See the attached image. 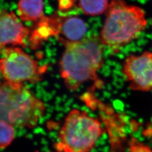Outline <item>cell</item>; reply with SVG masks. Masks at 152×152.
Returning <instances> with one entry per match:
<instances>
[{"instance_id":"obj_1","label":"cell","mask_w":152,"mask_h":152,"mask_svg":"<svg viewBox=\"0 0 152 152\" xmlns=\"http://www.w3.org/2000/svg\"><path fill=\"white\" fill-rule=\"evenodd\" d=\"M64 47L60 71L66 87L74 91L85 82L97 81L98 71L103 64L104 45L100 38L86 37Z\"/></svg>"},{"instance_id":"obj_2","label":"cell","mask_w":152,"mask_h":152,"mask_svg":"<svg viewBox=\"0 0 152 152\" xmlns=\"http://www.w3.org/2000/svg\"><path fill=\"white\" fill-rule=\"evenodd\" d=\"M106 11L100 38L104 46L115 54L145 28V14L140 7L128 5L124 0H112Z\"/></svg>"},{"instance_id":"obj_3","label":"cell","mask_w":152,"mask_h":152,"mask_svg":"<svg viewBox=\"0 0 152 152\" xmlns=\"http://www.w3.org/2000/svg\"><path fill=\"white\" fill-rule=\"evenodd\" d=\"M46 107L23 83L5 81L0 85V121L13 126L33 129L44 116Z\"/></svg>"},{"instance_id":"obj_4","label":"cell","mask_w":152,"mask_h":152,"mask_svg":"<svg viewBox=\"0 0 152 152\" xmlns=\"http://www.w3.org/2000/svg\"><path fill=\"white\" fill-rule=\"evenodd\" d=\"M103 132L99 120L74 109L67 115L55 147L59 152H90Z\"/></svg>"},{"instance_id":"obj_5","label":"cell","mask_w":152,"mask_h":152,"mask_svg":"<svg viewBox=\"0 0 152 152\" xmlns=\"http://www.w3.org/2000/svg\"><path fill=\"white\" fill-rule=\"evenodd\" d=\"M0 58V73L6 81L18 83H35L42 80L47 71L20 48L10 46L3 50Z\"/></svg>"},{"instance_id":"obj_6","label":"cell","mask_w":152,"mask_h":152,"mask_svg":"<svg viewBox=\"0 0 152 152\" xmlns=\"http://www.w3.org/2000/svg\"><path fill=\"white\" fill-rule=\"evenodd\" d=\"M122 72L131 89L148 92L152 90V53L131 55L124 61Z\"/></svg>"},{"instance_id":"obj_7","label":"cell","mask_w":152,"mask_h":152,"mask_svg":"<svg viewBox=\"0 0 152 152\" xmlns=\"http://www.w3.org/2000/svg\"><path fill=\"white\" fill-rule=\"evenodd\" d=\"M29 29L23 26L12 12L0 11V55L4 49L10 46H25Z\"/></svg>"},{"instance_id":"obj_8","label":"cell","mask_w":152,"mask_h":152,"mask_svg":"<svg viewBox=\"0 0 152 152\" xmlns=\"http://www.w3.org/2000/svg\"><path fill=\"white\" fill-rule=\"evenodd\" d=\"M87 31L86 24L81 18L58 15L56 38L64 46L83 40L86 38Z\"/></svg>"},{"instance_id":"obj_9","label":"cell","mask_w":152,"mask_h":152,"mask_svg":"<svg viewBox=\"0 0 152 152\" xmlns=\"http://www.w3.org/2000/svg\"><path fill=\"white\" fill-rule=\"evenodd\" d=\"M18 7L22 20L37 21L44 16L42 0H20Z\"/></svg>"},{"instance_id":"obj_10","label":"cell","mask_w":152,"mask_h":152,"mask_svg":"<svg viewBox=\"0 0 152 152\" xmlns=\"http://www.w3.org/2000/svg\"><path fill=\"white\" fill-rule=\"evenodd\" d=\"M108 0H80L79 6L84 14L89 16H96L107 10Z\"/></svg>"},{"instance_id":"obj_11","label":"cell","mask_w":152,"mask_h":152,"mask_svg":"<svg viewBox=\"0 0 152 152\" xmlns=\"http://www.w3.org/2000/svg\"><path fill=\"white\" fill-rule=\"evenodd\" d=\"M15 137V130L11 124L0 121V149L10 145Z\"/></svg>"},{"instance_id":"obj_12","label":"cell","mask_w":152,"mask_h":152,"mask_svg":"<svg viewBox=\"0 0 152 152\" xmlns=\"http://www.w3.org/2000/svg\"><path fill=\"white\" fill-rule=\"evenodd\" d=\"M36 152H38V151H36ZM59 152V151H56V152Z\"/></svg>"},{"instance_id":"obj_13","label":"cell","mask_w":152,"mask_h":152,"mask_svg":"<svg viewBox=\"0 0 152 152\" xmlns=\"http://www.w3.org/2000/svg\"><path fill=\"white\" fill-rule=\"evenodd\" d=\"M0 85H1V83H0Z\"/></svg>"}]
</instances>
